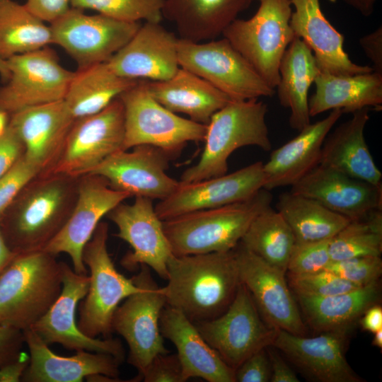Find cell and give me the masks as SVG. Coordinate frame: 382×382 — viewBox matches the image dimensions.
Wrapping results in <instances>:
<instances>
[{"mask_svg":"<svg viewBox=\"0 0 382 382\" xmlns=\"http://www.w3.org/2000/svg\"><path fill=\"white\" fill-rule=\"evenodd\" d=\"M79 177L40 173L23 188L0 217L3 236L14 253L42 250L59 233L75 207Z\"/></svg>","mask_w":382,"mask_h":382,"instance_id":"cell-1","label":"cell"},{"mask_svg":"<svg viewBox=\"0 0 382 382\" xmlns=\"http://www.w3.org/2000/svg\"><path fill=\"white\" fill-rule=\"evenodd\" d=\"M166 304L193 323L221 316L233 300L241 280L232 250L175 255L168 260Z\"/></svg>","mask_w":382,"mask_h":382,"instance_id":"cell-2","label":"cell"},{"mask_svg":"<svg viewBox=\"0 0 382 382\" xmlns=\"http://www.w3.org/2000/svg\"><path fill=\"white\" fill-rule=\"evenodd\" d=\"M272 199L271 192L262 188L241 202L163 221L173 254L180 256L233 250L255 218L271 206Z\"/></svg>","mask_w":382,"mask_h":382,"instance_id":"cell-3","label":"cell"},{"mask_svg":"<svg viewBox=\"0 0 382 382\" xmlns=\"http://www.w3.org/2000/svg\"><path fill=\"white\" fill-rule=\"evenodd\" d=\"M62 288V262L45 251L18 253L0 274V326L32 328Z\"/></svg>","mask_w":382,"mask_h":382,"instance_id":"cell-4","label":"cell"},{"mask_svg":"<svg viewBox=\"0 0 382 382\" xmlns=\"http://www.w3.org/2000/svg\"><path fill=\"white\" fill-rule=\"evenodd\" d=\"M267 111L266 103L252 98L231 100L215 112L207 125L198 163L183 173L180 182L190 183L227 173L228 159L239 148L255 146L271 151Z\"/></svg>","mask_w":382,"mask_h":382,"instance_id":"cell-5","label":"cell"},{"mask_svg":"<svg viewBox=\"0 0 382 382\" xmlns=\"http://www.w3.org/2000/svg\"><path fill=\"white\" fill-rule=\"evenodd\" d=\"M250 18L234 20L222 36L250 64L272 88L279 81V67L286 48L295 37L290 26L291 0H258Z\"/></svg>","mask_w":382,"mask_h":382,"instance_id":"cell-6","label":"cell"},{"mask_svg":"<svg viewBox=\"0 0 382 382\" xmlns=\"http://www.w3.org/2000/svg\"><path fill=\"white\" fill-rule=\"evenodd\" d=\"M108 225L100 221L83 251L90 280L77 323L91 337H110L113 316L120 303L140 290L132 277H126L116 269L108 250Z\"/></svg>","mask_w":382,"mask_h":382,"instance_id":"cell-7","label":"cell"},{"mask_svg":"<svg viewBox=\"0 0 382 382\" xmlns=\"http://www.w3.org/2000/svg\"><path fill=\"white\" fill-rule=\"evenodd\" d=\"M119 98L125 114L123 150L148 144L173 158L189 141L204 140L207 125L180 117L161 105L149 94L144 79Z\"/></svg>","mask_w":382,"mask_h":382,"instance_id":"cell-8","label":"cell"},{"mask_svg":"<svg viewBox=\"0 0 382 382\" xmlns=\"http://www.w3.org/2000/svg\"><path fill=\"white\" fill-rule=\"evenodd\" d=\"M132 277L140 290L126 298L116 309L112 330L121 335L129 347L128 363L138 371L134 378L140 381L152 359L168 353L160 331V316L166 305L163 287L153 278L151 269L141 265Z\"/></svg>","mask_w":382,"mask_h":382,"instance_id":"cell-9","label":"cell"},{"mask_svg":"<svg viewBox=\"0 0 382 382\" xmlns=\"http://www.w3.org/2000/svg\"><path fill=\"white\" fill-rule=\"evenodd\" d=\"M180 67L207 81L232 100L272 96L275 91L228 40L193 42L178 38Z\"/></svg>","mask_w":382,"mask_h":382,"instance_id":"cell-10","label":"cell"},{"mask_svg":"<svg viewBox=\"0 0 382 382\" xmlns=\"http://www.w3.org/2000/svg\"><path fill=\"white\" fill-rule=\"evenodd\" d=\"M194 324L206 342L234 370L254 353L272 345L277 332L264 320L241 282L225 312L216 318Z\"/></svg>","mask_w":382,"mask_h":382,"instance_id":"cell-11","label":"cell"},{"mask_svg":"<svg viewBox=\"0 0 382 382\" xmlns=\"http://www.w3.org/2000/svg\"><path fill=\"white\" fill-rule=\"evenodd\" d=\"M9 77L0 86V110L9 115L63 100L74 71L64 68L49 47L6 59Z\"/></svg>","mask_w":382,"mask_h":382,"instance_id":"cell-12","label":"cell"},{"mask_svg":"<svg viewBox=\"0 0 382 382\" xmlns=\"http://www.w3.org/2000/svg\"><path fill=\"white\" fill-rule=\"evenodd\" d=\"M141 25L100 13L87 15L81 9L71 7L50 26L52 44L60 46L81 69L107 62Z\"/></svg>","mask_w":382,"mask_h":382,"instance_id":"cell-13","label":"cell"},{"mask_svg":"<svg viewBox=\"0 0 382 382\" xmlns=\"http://www.w3.org/2000/svg\"><path fill=\"white\" fill-rule=\"evenodd\" d=\"M124 108L118 97L100 112L76 119L51 172L79 177L123 150Z\"/></svg>","mask_w":382,"mask_h":382,"instance_id":"cell-14","label":"cell"},{"mask_svg":"<svg viewBox=\"0 0 382 382\" xmlns=\"http://www.w3.org/2000/svg\"><path fill=\"white\" fill-rule=\"evenodd\" d=\"M131 197L127 192L112 189L106 179L95 174L79 177L78 197L68 221L43 250L57 256L67 254L73 270L88 274L83 260L85 245L101 219L117 205Z\"/></svg>","mask_w":382,"mask_h":382,"instance_id":"cell-15","label":"cell"},{"mask_svg":"<svg viewBox=\"0 0 382 382\" xmlns=\"http://www.w3.org/2000/svg\"><path fill=\"white\" fill-rule=\"evenodd\" d=\"M89 280V275L78 274L62 262L61 293L32 329L49 345L58 343L71 350L108 354L122 363L125 353L120 340L91 337L78 327L76 308L88 292Z\"/></svg>","mask_w":382,"mask_h":382,"instance_id":"cell-16","label":"cell"},{"mask_svg":"<svg viewBox=\"0 0 382 382\" xmlns=\"http://www.w3.org/2000/svg\"><path fill=\"white\" fill-rule=\"evenodd\" d=\"M241 282L249 291L261 316L271 327L306 336L307 330L289 289L285 273L245 248L233 249Z\"/></svg>","mask_w":382,"mask_h":382,"instance_id":"cell-17","label":"cell"},{"mask_svg":"<svg viewBox=\"0 0 382 382\" xmlns=\"http://www.w3.org/2000/svg\"><path fill=\"white\" fill-rule=\"evenodd\" d=\"M107 216L117 227L116 236L132 249L121 260L122 265L134 270L145 265L167 280V263L173 253L152 199L135 197L132 204L121 202Z\"/></svg>","mask_w":382,"mask_h":382,"instance_id":"cell-18","label":"cell"},{"mask_svg":"<svg viewBox=\"0 0 382 382\" xmlns=\"http://www.w3.org/2000/svg\"><path fill=\"white\" fill-rule=\"evenodd\" d=\"M265 183L263 163L257 161L231 173L182 183L155 206L158 217L167 220L188 212L220 207L248 199Z\"/></svg>","mask_w":382,"mask_h":382,"instance_id":"cell-19","label":"cell"},{"mask_svg":"<svg viewBox=\"0 0 382 382\" xmlns=\"http://www.w3.org/2000/svg\"><path fill=\"white\" fill-rule=\"evenodd\" d=\"M132 149L131 151L120 150L112 154L88 173L103 177L112 189L127 192L131 197L152 200L169 197L180 185V180L166 173L170 157L151 145L141 144Z\"/></svg>","mask_w":382,"mask_h":382,"instance_id":"cell-20","label":"cell"},{"mask_svg":"<svg viewBox=\"0 0 382 382\" xmlns=\"http://www.w3.org/2000/svg\"><path fill=\"white\" fill-rule=\"evenodd\" d=\"M75 120L63 100L16 112L8 125L21 140L26 160L45 173L57 163Z\"/></svg>","mask_w":382,"mask_h":382,"instance_id":"cell-21","label":"cell"},{"mask_svg":"<svg viewBox=\"0 0 382 382\" xmlns=\"http://www.w3.org/2000/svg\"><path fill=\"white\" fill-rule=\"evenodd\" d=\"M178 42V37L160 22L146 21L107 63L125 78L165 81L180 68Z\"/></svg>","mask_w":382,"mask_h":382,"instance_id":"cell-22","label":"cell"},{"mask_svg":"<svg viewBox=\"0 0 382 382\" xmlns=\"http://www.w3.org/2000/svg\"><path fill=\"white\" fill-rule=\"evenodd\" d=\"M346 331L307 337L277 330L272 345L301 372L319 382H363L344 354Z\"/></svg>","mask_w":382,"mask_h":382,"instance_id":"cell-23","label":"cell"},{"mask_svg":"<svg viewBox=\"0 0 382 382\" xmlns=\"http://www.w3.org/2000/svg\"><path fill=\"white\" fill-rule=\"evenodd\" d=\"M291 191L313 199L349 220L382 209V185L318 165L293 185Z\"/></svg>","mask_w":382,"mask_h":382,"instance_id":"cell-24","label":"cell"},{"mask_svg":"<svg viewBox=\"0 0 382 382\" xmlns=\"http://www.w3.org/2000/svg\"><path fill=\"white\" fill-rule=\"evenodd\" d=\"M23 333L30 361L21 381L81 382L96 374L120 379L121 362L110 354L79 350L74 355L64 357L53 352L32 328Z\"/></svg>","mask_w":382,"mask_h":382,"instance_id":"cell-25","label":"cell"},{"mask_svg":"<svg viewBox=\"0 0 382 382\" xmlns=\"http://www.w3.org/2000/svg\"><path fill=\"white\" fill-rule=\"evenodd\" d=\"M294 7L290 26L295 36L311 48L321 72L349 76L373 71L352 62L343 49L344 36L328 21L320 0H291Z\"/></svg>","mask_w":382,"mask_h":382,"instance_id":"cell-26","label":"cell"},{"mask_svg":"<svg viewBox=\"0 0 382 382\" xmlns=\"http://www.w3.org/2000/svg\"><path fill=\"white\" fill-rule=\"evenodd\" d=\"M160 331L177 349L186 381L198 377L208 382H236L230 367L206 342L195 325L180 311L168 306L160 316Z\"/></svg>","mask_w":382,"mask_h":382,"instance_id":"cell-27","label":"cell"},{"mask_svg":"<svg viewBox=\"0 0 382 382\" xmlns=\"http://www.w3.org/2000/svg\"><path fill=\"white\" fill-rule=\"evenodd\" d=\"M342 115L340 109L314 123H310L299 134L272 151L263 163L264 188L292 186L319 164L323 142L334 125Z\"/></svg>","mask_w":382,"mask_h":382,"instance_id":"cell-28","label":"cell"},{"mask_svg":"<svg viewBox=\"0 0 382 382\" xmlns=\"http://www.w3.org/2000/svg\"><path fill=\"white\" fill-rule=\"evenodd\" d=\"M352 117L326 137L319 164L375 185H381L382 173L375 163L364 138L369 108Z\"/></svg>","mask_w":382,"mask_h":382,"instance_id":"cell-29","label":"cell"},{"mask_svg":"<svg viewBox=\"0 0 382 382\" xmlns=\"http://www.w3.org/2000/svg\"><path fill=\"white\" fill-rule=\"evenodd\" d=\"M255 0H163L164 18L175 25L179 39L215 40Z\"/></svg>","mask_w":382,"mask_h":382,"instance_id":"cell-30","label":"cell"},{"mask_svg":"<svg viewBox=\"0 0 382 382\" xmlns=\"http://www.w3.org/2000/svg\"><path fill=\"white\" fill-rule=\"evenodd\" d=\"M149 94L174 113L207 125L212 116L232 100L197 75L181 67L165 81L144 80Z\"/></svg>","mask_w":382,"mask_h":382,"instance_id":"cell-31","label":"cell"},{"mask_svg":"<svg viewBox=\"0 0 382 382\" xmlns=\"http://www.w3.org/2000/svg\"><path fill=\"white\" fill-rule=\"evenodd\" d=\"M313 83L316 91L308 99L311 117L335 109L342 113L366 108L381 109L382 74L374 71L349 76L320 71Z\"/></svg>","mask_w":382,"mask_h":382,"instance_id":"cell-32","label":"cell"},{"mask_svg":"<svg viewBox=\"0 0 382 382\" xmlns=\"http://www.w3.org/2000/svg\"><path fill=\"white\" fill-rule=\"evenodd\" d=\"M277 96L280 104L291 110L289 123L301 131L311 123L308 90L320 71L311 48L295 36L284 52L279 67Z\"/></svg>","mask_w":382,"mask_h":382,"instance_id":"cell-33","label":"cell"},{"mask_svg":"<svg viewBox=\"0 0 382 382\" xmlns=\"http://www.w3.org/2000/svg\"><path fill=\"white\" fill-rule=\"evenodd\" d=\"M378 281L335 295L308 298L298 296L308 325L320 332L347 331L379 299Z\"/></svg>","mask_w":382,"mask_h":382,"instance_id":"cell-34","label":"cell"},{"mask_svg":"<svg viewBox=\"0 0 382 382\" xmlns=\"http://www.w3.org/2000/svg\"><path fill=\"white\" fill-rule=\"evenodd\" d=\"M139 80L117 74L107 62L78 69L64 100L76 120L90 116L105 109Z\"/></svg>","mask_w":382,"mask_h":382,"instance_id":"cell-35","label":"cell"},{"mask_svg":"<svg viewBox=\"0 0 382 382\" xmlns=\"http://www.w3.org/2000/svg\"><path fill=\"white\" fill-rule=\"evenodd\" d=\"M276 210L291 228L296 243L331 239L350 221L316 200L291 190L279 195Z\"/></svg>","mask_w":382,"mask_h":382,"instance_id":"cell-36","label":"cell"},{"mask_svg":"<svg viewBox=\"0 0 382 382\" xmlns=\"http://www.w3.org/2000/svg\"><path fill=\"white\" fill-rule=\"evenodd\" d=\"M52 44L50 25L30 12L24 4L0 0V58L34 52Z\"/></svg>","mask_w":382,"mask_h":382,"instance_id":"cell-37","label":"cell"},{"mask_svg":"<svg viewBox=\"0 0 382 382\" xmlns=\"http://www.w3.org/2000/svg\"><path fill=\"white\" fill-rule=\"evenodd\" d=\"M240 243L267 263L286 272L295 238L284 217L270 206L255 218Z\"/></svg>","mask_w":382,"mask_h":382,"instance_id":"cell-38","label":"cell"},{"mask_svg":"<svg viewBox=\"0 0 382 382\" xmlns=\"http://www.w3.org/2000/svg\"><path fill=\"white\" fill-rule=\"evenodd\" d=\"M332 261L359 256H381L382 209H376L352 219L330 241Z\"/></svg>","mask_w":382,"mask_h":382,"instance_id":"cell-39","label":"cell"},{"mask_svg":"<svg viewBox=\"0 0 382 382\" xmlns=\"http://www.w3.org/2000/svg\"><path fill=\"white\" fill-rule=\"evenodd\" d=\"M163 4V0H71V7L127 22H161Z\"/></svg>","mask_w":382,"mask_h":382,"instance_id":"cell-40","label":"cell"},{"mask_svg":"<svg viewBox=\"0 0 382 382\" xmlns=\"http://www.w3.org/2000/svg\"><path fill=\"white\" fill-rule=\"evenodd\" d=\"M288 277L289 286L297 296L302 297H325L359 287L327 270L306 274L288 273Z\"/></svg>","mask_w":382,"mask_h":382,"instance_id":"cell-41","label":"cell"},{"mask_svg":"<svg viewBox=\"0 0 382 382\" xmlns=\"http://www.w3.org/2000/svg\"><path fill=\"white\" fill-rule=\"evenodd\" d=\"M325 270L360 287L378 281L382 274V260L376 255L359 256L331 261Z\"/></svg>","mask_w":382,"mask_h":382,"instance_id":"cell-42","label":"cell"},{"mask_svg":"<svg viewBox=\"0 0 382 382\" xmlns=\"http://www.w3.org/2000/svg\"><path fill=\"white\" fill-rule=\"evenodd\" d=\"M330 239L296 243L291 250L286 272L306 274L325 270L332 261L329 252Z\"/></svg>","mask_w":382,"mask_h":382,"instance_id":"cell-43","label":"cell"},{"mask_svg":"<svg viewBox=\"0 0 382 382\" xmlns=\"http://www.w3.org/2000/svg\"><path fill=\"white\" fill-rule=\"evenodd\" d=\"M38 174V169L23 155L0 178V217L23 188Z\"/></svg>","mask_w":382,"mask_h":382,"instance_id":"cell-44","label":"cell"},{"mask_svg":"<svg viewBox=\"0 0 382 382\" xmlns=\"http://www.w3.org/2000/svg\"><path fill=\"white\" fill-rule=\"evenodd\" d=\"M141 379L144 382L187 381L177 353L156 356L147 366Z\"/></svg>","mask_w":382,"mask_h":382,"instance_id":"cell-45","label":"cell"},{"mask_svg":"<svg viewBox=\"0 0 382 382\" xmlns=\"http://www.w3.org/2000/svg\"><path fill=\"white\" fill-rule=\"evenodd\" d=\"M271 366L266 348L247 358L236 370V382H268Z\"/></svg>","mask_w":382,"mask_h":382,"instance_id":"cell-46","label":"cell"},{"mask_svg":"<svg viewBox=\"0 0 382 382\" xmlns=\"http://www.w3.org/2000/svg\"><path fill=\"white\" fill-rule=\"evenodd\" d=\"M24 146L16 132L9 126L0 137V178L24 155Z\"/></svg>","mask_w":382,"mask_h":382,"instance_id":"cell-47","label":"cell"},{"mask_svg":"<svg viewBox=\"0 0 382 382\" xmlns=\"http://www.w3.org/2000/svg\"><path fill=\"white\" fill-rule=\"evenodd\" d=\"M25 344L23 331L0 326V367L16 360L23 352Z\"/></svg>","mask_w":382,"mask_h":382,"instance_id":"cell-48","label":"cell"},{"mask_svg":"<svg viewBox=\"0 0 382 382\" xmlns=\"http://www.w3.org/2000/svg\"><path fill=\"white\" fill-rule=\"evenodd\" d=\"M24 5L33 15L50 24L71 8V0H26Z\"/></svg>","mask_w":382,"mask_h":382,"instance_id":"cell-49","label":"cell"},{"mask_svg":"<svg viewBox=\"0 0 382 382\" xmlns=\"http://www.w3.org/2000/svg\"><path fill=\"white\" fill-rule=\"evenodd\" d=\"M359 45L373 63V71L382 74V27L361 37Z\"/></svg>","mask_w":382,"mask_h":382,"instance_id":"cell-50","label":"cell"},{"mask_svg":"<svg viewBox=\"0 0 382 382\" xmlns=\"http://www.w3.org/2000/svg\"><path fill=\"white\" fill-rule=\"evenodd\" d=\"M271 366V382H299L294 371L283 360L272 346L266 347Z\"/></svg>","mask_w":382,"mask_h":382,"instance_id":"cell-51","label":"cell"},{"mask_svg":"<svg viewBox=\"0 0 382 382\" xmlns=\"http://www.w3.org/2000/svg\"><path fill=\"white\" fill-rule=\"evenodd\" d=\"M29 355L23 352L16 360L0 367V382L21 381L23 375L28 366Z\"/></svg>","mask_w":382,"mask_h":382,"instance_id":"cell-52","label":"cell"},{"mask_svg":"<svg viewBox=\"0 0 382 382\" xmlns=\"http://www.w3.org/2000/svg\"><path fill=\"white\" fill-rule=\"evenodd\" d=\"M362 316L361 324L364 330L374 333L382 329V308L379 305L370 306Z\"/></svg>","mask_w":382,"mask_h":382,"instance_id":"cell-53","label":"cell"},{"mask_svg":"<svg viewBox=\"0 0 382 382\" xmlns=\"http://www.w3.org/2000/svg\"><path fill=\"white\" fill-rule=\"evenodd\" d=\"M18 253H14L8 245L0 226V274L11 263Z\"/></svg>","mask_w":382,"mask_h":382,"instance_id":"cell-54","label":"cell"},{"mask_svg":"<svg viewBox=\"0 0 382 382\" xmlns=\"http://www.w3.org/2000/svg\"><path fill=\"white\" fill-rule=\"evenodd\" d=\"M349 6L358 11L364 16H369L374 10L378 0H343Z\"/></svg>","mask_w":382,"mask_h":382,"instance_id":"cell-55","label":"cell"},{"mask_svg":"<svg viewBox=\"0 0 382 382\" xmlns=\"http://www.w3.org/2000/svg\"><path fill=\"white\" fill-rule=\"evenodd\" d=\"M10 115L5 111L0 110V137L6 132L9 122Z\"/></svg>","mask_w":382,"mask_h":382,"instance_id":"cell-56","label":"cell"},{"mask_svg":"<svg viewBox=\"0 0 382 382\" xmlns=\"http://www.w3.org/2000/svg\"><path fill=\"white\" fill-rule=\"evenodd\" d=\"M0 77L5 82L9 77V70L8 68L6 60L0 58Z\"/></svg>","mask_w":382,"mask_h":382,"instance_id":"cell-57","label":"cell"},{"mask_svg":"<svg viewBox=\"0 0 382 382\" xmlns=\"http://www.w3.org/2000/svg\"><path fill=\"white\" fill-rule=\"evenodd\" d=\"M374 336L372 340V345L377 347H382V329L375 332Z\"/></svg>","mask_w":382,"mask_h":382,"instance_id":"cell-58","label":"cell"}]
</instances>
